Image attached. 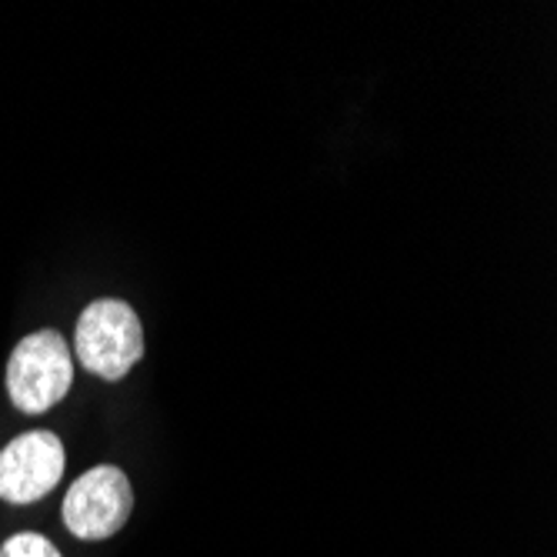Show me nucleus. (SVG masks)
I'll list each match as a JSON object with an SVG mask.
<instances>
[{
  "instance_id": "f03ea898",
  "label": "nucleus",
  "mask_w": 557,
  "mask_h": 557,
  "mask_svg": "<svg viewBox=\"0 0 557 557\" xmlns=\"http://www.w3.org/2000/svg\"><path fill=\"white\" fill-rule=\"evenodd\" d=\"M74 350L84 371L100 381H121L144 358V327L121 297L90 300L77 318Z\"/></svg>"
},
{
  "instance_id": "39448f33",
  "label": "nucleus",
  "mask_w": 557,
  "mask_h": 557,
  "mask_svg": "<svg viewBox=\"0 0 557 557\" xmlns=\"http://www.w3.org/2000/svg\"><path fill=\"white\" fill-rule=\"evenodd\" d=\"M0 557H64L58 544L37 534V531H17L0 544Z\"/></svg>"
},
{
  "instance_id": "7ed1b4c3",
  "label": "nucleus",
  "mask_w": 557,
  "mask_h": 557,
  "mask_svg": "<svg viewBox=\"0 0 557 557\" xmlns=\"http://www.w3.org/2000/svg\"><path fill=\"white\" fill-rule=\"evenodd\" d=\"M134 515V487L117 465H97L84 471L64 494V528L77 541H111Z\"/></svg>"
},
{
  "instance_id": "20e7f679",
  "label": "nucleus",
  "mask_w": 557,
  "mask_h": 557,
  "mask_svg": "<svg viewBox=\"0 0 557 557\" xmlns=\"http://www.w3.org/2000/svg\"><path fill=\"white\" fill-rule=\"evenodd\" d=\"M67 450L54 431H24L0 450V500L37 504L64 478Z\"/></svg>"
},
{
  "instance_id": "f257e3e1",
  "label": "nucleus",
  "mask_w": 557,
  "mask_h": 557,
  "mask_svg": "<svg viewBox=\"0 0 557 557\" xmlns=\"http://www.w3.org/2000/svg\"><path fill=\"white\" fill-rule=\"evenodd\" d=\"M8 397L24 414H47L74 384V354L58 331H30L21 337L4 371Z\"/></svg>"
}]
</instances>
